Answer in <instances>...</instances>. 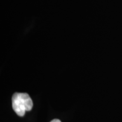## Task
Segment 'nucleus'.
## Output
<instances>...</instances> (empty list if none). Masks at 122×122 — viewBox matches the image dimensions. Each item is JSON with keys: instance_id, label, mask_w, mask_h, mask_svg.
<instances>
[{"instance_id": "f257e3e1", "label": "nucleus", "mask_w": 122, "mask_h": 122, "mask_svg": "<svg viewBox=\"0 0 122 122\" xmlns=\"http://www.w3.org/2000/svg\"><path fill=\"white\" fill-rule=\"evenodd\" d=\"M12 105L16 114L20 117H23L25 111L31 110L33 102L28 94L15 93L12 98Z\"/></svg>"}, {"instance_id": "f03ea898", "label": "nucleus", "mask_w": 122, "mask_h": 122, "mask_svg": "<svg viewBox=\"0 0 122 122\" xmlns=\"http://www.w3.org/2000/svg\"><path fill=\"white\" fill-rule=\"evenodd\" d=\"M50 122H61L59 119H55L53 120L52 121H51Z\"/></svg>"}]
</instances>
